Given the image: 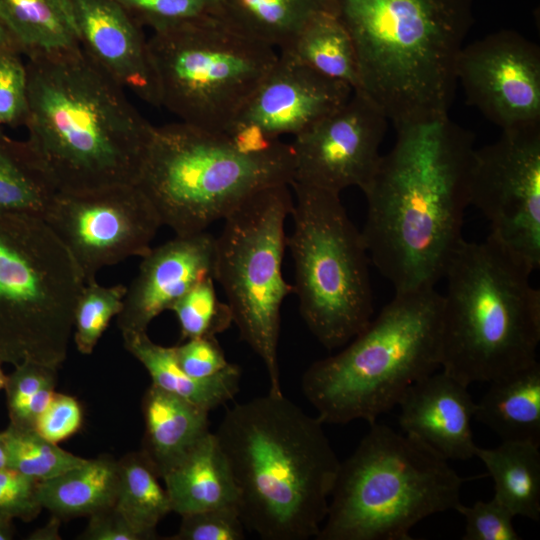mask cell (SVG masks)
<instances>
[{"mask_svg":"<svg viewBox=\"0 0 540 540\" xmlns=\"http://www.w3.org/2000/svg\"><path fill=\"white\" fill-rule=\"evenodd\" d=\"M362 190L370 261L395 292L435 287L464 240L474 134L449 116L396 127Z\"/></svg>","mask_w":540,"mask_h":540,"instance_id":"cell-1","label":"cell"},{"mask_svg":"<svg viewBox=\"0 0 540 540\" xmlns=\"http://www.w3.org/2000/svg\"><path fill=\"white\" fill-rule=\"evenodd\" d=\"M25 143L58 193L136 184L154 126L82 47L28 59Z\"/></svg>","mask_w":540,"mask_h":540,"instance_id":"cell-2","label":"cell"},{"mask_svg":"<svg viewBox=\"0 0 540 540\" xmlns=\"http://www.w3.org/2000/svg\"><path fill=\"white\" fill-rule=\"evenodd\" d=\"M323 425L283 393L269 392L228 409L214 432L244 526L261 539L318 535L341 464Z\"/></svg>","mask_w":540,"mask_h":540,"instance_id":"cell-3","label":"cell"},{"mask_svg":"<svg viewBox=\"0 0 540 540\" xmlns=\"http://www.w3.org/2000/svg\"><path fill=\"white\" fill-rule=\"evenodd\" d=\"M360 87L395 128L447 117L468 30L461 0H334Z\"/></svg>","mask_w":540,"mask_h":540,"instance_id":"cell-4","label":"cell"},{"mask_svg":"<svg viewBox=\"0 0 540 540\" xmlns=\"http://www.w3.org/2000/svg\"><path fill=\"white\" fill-rule=\"evenodd\" d=\"M533 270L491 236L463 240L444 277L440 368L469 386L537 362L540 291Z\"/></svg>","mask_w":540,"mask_h":540,"instance_id":"cell-5","label":"cell"},{"mask_svg":"<svg viewBox=\"0 0 540 540\" xmlns=\"http://www.w3.org/2000/svg\"><path fill=\"white\" fill-rule=\"evenodd\" d=\"M442 294L395 292L375 319L338 353L313 362L301 388L323 423L370 424L414 382L440 367Z\"/></svg>","mask_w":540,"mask_h":540,"instance_id":"cell-6","label":"cell"},{"mask_svg":"<svg viewBox=\"0 0 540 540\" xmlns=\"http://www.w3.org/2000/svg\"><path fill=\"white\" fill-rule=\"evenodd\" d=\"M290 143L255 146L178 121L154 126L136 185L175 235L206 231L255 193L292 182Z\"/></svg>","mask_w":540,"mask_h":540,"instance_id":"cell-7","label":"cell"},{"mask_svg":"<svg viewBox=\"0 0 540 540\" xmlns=\"http://www.w3.org/2000/svg\"><path fill=\"white\" fill-rule=\"evenodd\" d=\"M465 479L425 444L377 421L341 462L317 540H411V530L461 503Z\"/></svg>","mask_w":540,"mask_h":540,"instance_id":"cell-8","label":"cell"},{"mask_svg":"<svg viewBox=\"0 0 540 540\" xmlns=\"http://www.w3.org/2000/svg\"><path fill=\"white\" fill-rule=\"evenodd\" d=\"M85 282L41 218L0 212V362L59 368Z\"/></svg>","mask_w":540,"mask_h":540,"instance_id":"cell-9","label":"cell"},{"mask_svg":"<svg viewBox=\"0 0 540 540\" xmlns=\"http://www.w3.org/2000/svg\"><path fill=\"white\" fill-rule=\"evenodd\" d=\"M293 229L286 238L293 292L306 326L328 350L346 345L371 321L369 255L340 194L291 183Z\"/></svg>","mask_w":540,"mask_h":540,"instance_id":"cell-10","label":"cell"},{"mask_svg":"<svg viewBox=\"0 0 540 540\" xmlns=\"http://www.w3.org/2000/svg\"><path fill=\"white\" fill-rule=\"evenodd\" d=\"M148 45L160 107L218 132L228 129L278 57L216 16L153 31Z\"/></svg>","mask_w":540,"mask_h":540,"instance_id":"cell-11","label":"cell"},{"mask_svg":"<svg viewBox=\"0 0 540 540\" xmlns=\"http://www.w3.org/2000/svg\"><path fill=\"white\" fill-rule=\"evenodd\" d=\"M290 185L265 188L223 221L216 237L214 279L222 287L240 338L262 360L271 393H282L278 361L281 307L293 292L282 273Z\"/></svg>","mask_w":540,"mask_h":540,"instance_id":"cell-12","label":"cell"},{"mask_svg":"<svg viewBox=\"0 0 540 540\" xmlns=\"http://www.w3.org/2000/svg\"><path fill=\"white\" fill-rule=\"evenodd\" d=\"M469 205L482 212L490 233L531 269L540 266V123L502 130L475 148Z\"/></svg>","mask_w":540,"mask_h":540,"instance_id":"cell-13","label":"cell"},{"mask_svg":"<svg viewBox=\"0 0 540 540\" xmlns=\"http://www.w3.org/2000/svg\"><path fill=\"white\" fill-rule=\"evenodd\" d=\"M78 266L84 282L104 267L146 255L162 226L136 184L85 193H57L44 219Z\"/></svg>","mask_w":540,"mask_h":540,"instance_id":"cell-14","label":"cell"},{"mask_svg":"<svg viewBox=\"0 0 540 540\" xmlns=\"http://www.w3.org/2000/svg\"><path fill=\"white\" fill-rule=\"evenodd\" d=\"M387 122L363 93L353 91L344 104L293 137L291 183L338 194L349 187L363 190L379 164Z\"/></svg>","mask_w":540,"mask_h":540,"instance_id":"cell-15","label":"cell"},{"mask_svg":"<svg viewBox=\"0 0 540 540\" xmlns=\"http://www.w3.org/2000/svg\"><path fill=\"white\" fill-rule=\"evenodd\" d=\"M457 81L502 130L540 123V48L522 35L500 31L464 45Z\"/></svg>","mask_w":540,"mask_h":540,"instance_id":"cell-16","label":"cell"},{"mask_svg":"<svg viewBox=\"0 0 540 540\" xmlns=\"http://www.w3.org/2000/svg\"><path fill=\"white\" fill-rule=\"evenodd\" d=\"M353 90L278 51L273 67L225 131L266 146L295 137L344 104Z\"/></svg>","mask_w":540,"mask_h":540,"instance_id":"cell-17","label":"cell"},{"mask_svg":"<svg viewBox=\"0 0 540 540\" xmlns=\"http://www.w3.org/2000/svg\"><path fill=\"white\" fill-rule=\"evenodd\" d=\"M216 237L176 235L144 255L117 316L121 334L147 332L150 323L193 286L215 274Z\"/></svg>","mask_w":540,"mask_h":540,"instance_id":"cell-18","label":"cell"},{"mask_svg":"<svg viewBox=\"0 0 540 540\" xmlns=\"http://www.w3.org/2000/svg\"><path fill=\"white\" fill-rule=\"evenodd\" d=\"M81 47L121 87L160 107L148 40L115 0H71Z\"/></svg>","mask_w":540,"mask_h":540,"instance_id":"cell-19","label":"cell"},{"mask_svg":"<svg viewBox=\"0 0 540 540\" xmlns=\"http://www.w3.org/2000/svg\"><path fill=\"white\" fill-rule=\"evenodd\" d=\"M397 406L403 433L425 444L446 460L475 457L471 427L476 402L468 386L443 370L411 384Z\"/></svg>","mask_w":540,"mask_h":540,"instance_id":"cell-20","label":"cell"},{"mask_svg":"<svg viewBox=\"0 0 540 540\" xmlns=\"http://www.w3.org/2000/svg\"><path fill=\"white\" fill-rule=\"evenodd\" d=\"M141 409L145 431L140 452L159 478L210 433L209 411L152 384Z\"/></svg>","mask_w":540,"mask_h":540,"instance_id":"cell-21","label":"cell"},{"mask_svg":"<svg viewBox=\"0 0 540 540\" xmlns=\"http://www.w3.org/2000/svg\"><path fill=\"white\" fill-rule=\"evenodd\" d=\"M162 479L171 511L180 516L220 507L238 508L239 491L213 432Z\"/></svg>","mask_w":540,"mask_h":540,"instance_id":"cell-22","label":"cell"},{"mask_svg":"<svg viewBox=\"0 0 540 540\" xmlns=\"http://www.w3.org/2000/svg\"><path fill=\"white\" fill-rule=\"evenodd\" d=\"M125 349L149 373L152 385L207 411L233 399L239 391L241 368L233 363L206 379L187 375L177 364L172 347L153 342L147 332L122 334Z\"/></svg>","mask_w":540,"mask_h":540,"instance_id":"cell-23","label":"cell"},{"mask_svg":"<svg viewBox=\"0 0 540 540\" xmlns=\"http://www.w3.org/2000/svg\"><path fill=\"white\" fill-rule=\"evenodd\" d=\"M489 384L476 402L474 418L502 441L540 446V363Z\"/></svg>","mask_w":540,"mask_h":540,"instance_id":"cell-24","label":"cell"},{"mask_svg":"<svg viewBox=\"0 0 540 540\" xmlns=\"http://www.w3.org/2000/svg\"><path fill=\"white\" fill-rule=\"evenodd\" d=\"M0 22L27 59L81 47L71 0H0Z\"/></svg>","mask_w":540,"mask_h":540,"instance_id":"cell-25","label":"cell"},{"mask_svg":"<svg viewBox=\"0 0 540 540\" xmlns=\"http://www.w3.org/2000/svg\"><path fill=\"white\" fill-rule=\"evenodd\" d=\"M118 461L109 455L86 459L53 478L39 481L42 508L62 519L90 516L113 506L118 492Z\"/></svg>","mask_w":540,"mask_h":540,"instance_id":"cell-26","label":"cell"},{"mask_svg":"<svg viewBox=\"0 0 540 540\" xmlns=\"http://www.w3.org/2000/svg\"><path fill=\"white\" fill-rule=\"evenodd\" d=\"M216 17L277 51L287 48L318 12L334 0H216Z\"/></svg>","mask_w":540,"mask_h":540,"instance_id":"cell-27","label":"cell"},{"mask_svg":"<svg viewBox=\"0 0 540 540\" xmlns=\"http://www.w3.org/2000/svg\"><path fill=\"white\" fill-rule=\"evenodd\" d=\"M477 457L494 483V496L514 516L540 520L539 445L526 441H502L494 448L477 446Z\"/></svg>","mask_w":540,"mask_h":540,"instance_id":"cell-28","label":"cell"},{"mask_svg":"<svg viewBox=\"0 0 540 540\" xmlns=\"http://www.w3.org/2000/svg\"><path fill=\"white\" fill-rule=\"evenodd\" d=\"M330 79L359 90L356 51L351 35L336 6L316 13L292 43L280 50Z\"/></svg>","mask_w":540,"mask_h":540,"instance_id":"cell-29","label":"cell"},{"mask_svg":"<svg viewBox=\"0 0 540 540\" xmlns=\"http://www.w3.org/2000/svg\"><path fill=\"white\" fill-rule=\"evenodd\" d=\"M57 193L25 141L10 138L0 128V212L44 220Z\"/></svg>","mask_w":540,"mask_h":540,"instance_id":"cell-30","label":"cell"},{"mask_svg":"<svg viewBox=\"0 0 540 540\" xmlns=\"http://www.w3.org/2000/svg\"><path fill=\"white\" fill-rule=\"evenodd\" d=\"M118 466L114 506L146 540L154 539L158 523L172 512L166 489L140 451L122 457Z\"/></svg>","mask_w":540,"mask_h":540,"instance_id":"cell-31","label":"cell"},{"mask_svg":"<svg viewBox=\"0 0 540 540\" xmlns=\"http://www.w3.org/2000/svg\"><path fill=\"white\" fill-rule=\"evenodd\" d=\"M3 432L8 452V468L38 481L53 478L86 460L63 450L33 428L9 424Z\"/></svg>","mask_w":540,"mask_h":540,"instance_id":"cell-32","label":"cell"},{"mask_svg":"<svg viewBox=\"0 0 540 540\" xmlns=\"http://www.w3.org/2000/svg\"><path fill=\"white\" fill-rule=\"evenodd\" d=\"M127 286H103L92 280L84 284L74 315V342L81 354H91L110 321L120 313Z\"/></svg>","mask_w":540,"mask_h":540,"instance_id":"cell-33","label":"cell"},{"mask_svg":"<svg viewBox=\"0 0 540 540\" xmlns=\"http://www.w3.org/2000/svg\"><path fill=\"white\" fill-rule=\"evenodd\" d=\"M169 310L177 317L182 340L216 337L233 324L231 309L218 298L213 277L197 283Z\"/></svg>","mask_w":540,"mask_h":540,"instance_id":"cell-34","label":"cell"},{"mask_svg":"<svg viewBox=\"0 0 540 540\" xmlns=\"http://www.w3.org/2000/svg\"><path fill=\"white\" fill-rule=\"evenodd\" d=\"M141 26L153 31L216 16V0H115Z\"/></svg>","mask_w":540,"mask_h":540,"instance_id":"cell-35","label":"cell"},{"mask_svg":"<svg viewBox=\"0 0 540 540\" xmlns=\"http://www.w3.org/2000/svg\"><path fill=\"white\" fill-rule=\"evenodd\" d=\"M455 511L465 520L463 540H520L513 525L515 517L495 497L476 501L471 506L460 503Z\"/></svg>","mask_w":540,"mask_h":540,"instance_id":"cell-36","label":"cell"},{"mask_svg":"<svg viewBox=\"0 0 540 540\" xmlns=\"http://www.w3.org/2000/svg\"><path fill=\"white\" fill-rule=\"evenodd\" d=\"M22 54L0 55V128L24 126L28 115L27 69Z\"/></svg>","mask_w":540,"mask_h":540,"instance_id":"cell-37","label":"cell"},{"mask_svg":"<svg viewBox=\"0 0 540 540\" xmlns=\"http://www.w3.org/2000/svg\"><path fill=\"white\" fill-rule=\"evenodd\" d=\"M177 533L169 540H243L245 526L237 507L203 510L181 516Z\"/></svg>","mask_w":540,"mask_h":540,"instance_id":"cell-38","label":"cell"},{"mask_svg":"<svg viewBox=\"0 0 540 540\" xmlns=\"http://www.w3.org/2000/svg\"><path fill=\"white\" fill-rule=\"evenodd\" d=\"M39 481L14 469L0 470V519L31 521L43 509L38 496Z\"/></svg>","mask_w":540,"mask_h":540,"instance_id":"cell-39","label":"cell"},{"mask_svg":"<svg viewBox=\"0 0 540 540\" xmlns=\"http://www.w3.org/2000/svg\"><path fill=\"white\" fill-rule=\"evenodd\" d=\"M172 349L179 367L196 379L211 378L230 365L216 337L187 339Z\"/></svg>","mask_w":540,"mask_h":540,"instance_id":"cell-40","label":"cell"},{"mask_svg":"<svg viewBox=\"0 0 540 540\" xmlns=\"http://www.w3.org/2000/svg\"><path fill=\"white\" fill-rule=\"evenodd\" d=\"M57 369L33 361L14 366L13 372L7 375L4 387L10 420L16 417L28 400L43 386L56 383Z\"/></svg>","mask_w":540,"mask_h":540,"instance_id":"cell-41","label":"cell"},{"mask_svg":"<svg viewBox=\"0 0 540 540\" xmlns=\"http://www.w3.org/2000/svg\"><path fill=\"white\" fill-rule=\"evenodd\" d=\"M82 421L83 413L78 400L55 392L34 429L45 439L58 444L76 434Z\"/></svg>","mask_w":540,"mask_h":540,"instance_id":"cell-42","label":"cell"},{"mask_svg":"<svg viewBox=\"0 0 540 540\" xmlns=\"http://www.w3.org/2000/svg\"><path fill=\"white\" fill-rule=\"evenodd\" d=\"M78 539L146 540L114 505L90 515L88 524Z\"/></svg>","mask_w":540,"mask_h":540,"instance_id":"cell-43","label":"cell"},{"mask_svg":"<svg viewBox=\"0 0 540 540\" xmlns=\"http://www.w3.org/2000/svg\"><path fill=\"white\" fill-rule=\"evenodd\" d=\"M61 519L52 515L50 521L43 527L35 530L28 539L30 540H59Z\"/></svg>","mask_w":540,"mask_h":540,"instance_id":"cell-44","label":"cell"},{"mask_svg":"<svg viewBox=\"0 0 540 540\" xmlns=\"http://www.w3.org/2000/svg\"><path fill=\"white\" fill-rule=\"evenodd\" d=\"M10 51L19 52L12 37L10 36V34L5 29V27L0 22V55L6 52H10Z\"/></svg>","mask_w":540,"mask_h":540,"instance_id":"cell-45","label":"cell"},{"mask_svg":"<svg viewBox=\"0 0 540 540\" xmlns=\"http://www.w3.org/2000/svg\"><path fill=\"white\" fill-rule=\"evenodd\" d=\"M15 534L13 521L0 519V540H11Z\"/></svg>","mask_w":540,"mask_h":540,"instance_id":"cell-46","label":"cell"},{"mask_svg":"<svg viewBox=\"0 0 540 540\" xmlns=\"http://www.w3.org/2000/svg\"><path fill=\"white\" fill-rule=\"evenodd\" d=\"M8 467V452L4 432H0V470Z\"/></svg>","mask_w":540,"mask_h":540,"instance_id":"cell-47","label":"cell"},{"mask_svg":"<svg viewBox=\"0 0 540 540\" xmlns=\"http://www.w3.org/2000/svg\"><path fill=\"white\" fill-rule=\"evenodd\" d=\"M0 362V390L4 389L6 381H7V375L4 373Z\"/></svg>","mask_w":540,"mask_h":540,"instance_id":"cell-48","label":"cell"}]
</instances>
